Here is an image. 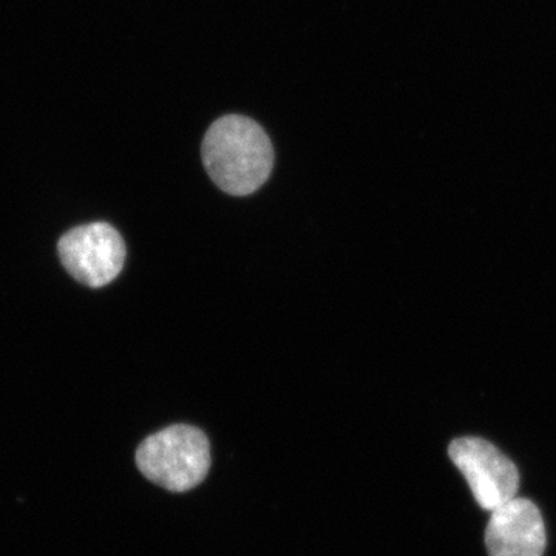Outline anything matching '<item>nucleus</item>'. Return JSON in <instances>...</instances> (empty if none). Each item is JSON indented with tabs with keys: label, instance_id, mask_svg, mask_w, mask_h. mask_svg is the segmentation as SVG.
<instances>
[{
	"label": "nucleus",
	"instance_id": "nucleus-1",
	"mask_svg": "<svg viewBox=\"0 0 556 556\" xmlns=\"http://www.w3.org/2000/svg\"><path fill=\"white\" fill-rule=\"evenodd\" d=\"M208 177L229 195H251L268 181L274 150L254 119L226 115L215 121L201 146Z\"/></svg>",
	"mask_w": 556,
	"mask_h": 556
},
{
	"label": "nucleus",
	"instance_id": "nucleus-2",
	"mask_svg": "<svg viewBox=\"0 0 556 556\" xmlns=\"http://www.w3.org/2000/svg\"><path fill=\"white\" fill-rule=\"evenodd\" d=\"M137 466L153 484L169 492H188L204 481L211 468L206 434L190 426H172L142 441Z\"/></svg>",
	"mask_w": 556,
	"mask_h": 556
},
{
	"label": "nucleus",
	"instance_id": "nucleus-3",
	"mask_svg": "<svg viewBox=\"0 0 556 556\" xmlns=\"http://www.w3.org/2000/svg\"><path fill=\"white\" fill-rule=\"evenodd\" d=\"M62 266L89 288H102L119 276L126 262V244L109 223H90L68 230L58 243Z\"/></svg>",
	"mask_w": 556,
	"mask_h": 556
},
{
	"label": "nucleus",
	"instance_id": "nucleus-4",
	"mask_svg": "<svg viewBox=\"0 0 556 556\" xmlns=\"http://www.w3.org/2000/svg\"><path fill=\"white\" fill-rule=\"evenodd\" d=\"M448 455L484 510L493 511L518 496L517 466L485 439H456L450 444Z\"/></svg>",
	"mask_w": 556,
	"mask_h": 556
},
{
	"label": "nucleus",
	"instance_id": "nucleus-5",
	"mask_svg": "<svg viewBox=\"0 0 556 556\" xmlns=\"http://www.w3.org/2000/svg\"><path fill=\"white\" fill-rule=\"evenodd\" d=\"M546 543L544 519L532 501L517 496L492 511L485 532L490 556H543Z\"/></svg>",
	"mask_w": 556,
	"mask_h": 556
}]
</instances>
